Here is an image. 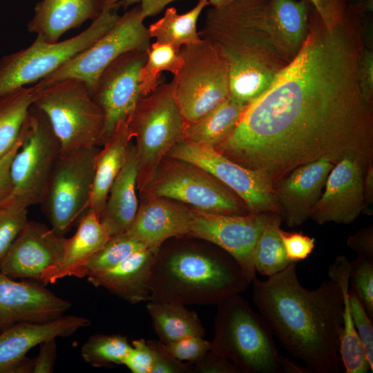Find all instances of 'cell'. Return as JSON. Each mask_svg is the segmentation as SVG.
<instances>
[{"mask_svg": "<svg viewBox=\"0 0 373 373\" xmlns=\"http://www.w3.org/2000/svg\"><path fill=\"white\" fill-rule=\"evenodd\" d=\"M146 309L155 333L164 344L189 336H204V329L197 314L185 305L149 300Z\"/></svg>", "mask_w": 373, "mask_h": 373, "instance_id": "31", "label": "cell"}, {"mask_svg": "<svg viewBox=\"0 0 373 373\" xmlns=\"http://www.w3.org/2000/svg\"><path fill=\"white\" fill-rule=\"evenodd\" d=\"M109 238L95 212L88 209L79 219L75 234L66 238L61 260L55 266L46 269L39 281L47 285L67 276L84 278L87 261L105 245Z\"/></svg>", "mask_w": 373, "mask_h": 373, "instance_id": "23", "label": "cell"}, {"mask_svg": "<svg viewBox=\"0 0 373 373\" xmlns=\"http://www.w3.org/2000/svg\"><path fill=\"white\" fill-rule=\"evenodd\" d=\"M357 76L360 90L365 101L373 104V52L363 45L360 51Z\"/></svg>", "mask_w": 373, "mask_h": 373, "instance_id": "45", "label": "cell"}, {"mask_svg": "<svg viewBox=\"0 0 373 373\" xmlns=\"http://www.w3.org/2000/svg\"><path fill=\"white\" fill-rule=\"evenodd\" d=\"M126 336L97 334L90 336L81 350L84 360L95 367L122 365L131 348Z\"/></svg>", "mask_w": 373, "mask_h": 373, "instance_id": "36", "label": "cell"}, {"mask_svg": "<svg viewBox=\"0 0 373 373\" xmlns=\"http://www.w3.org/2000/svg\"><path fill=\"white\" fill-rule=\"evenodd\" d=\"M372 161L359 153H350L335 164L309 218L318 224L354 222L364 211L363 179Z\"/></svg>", "mask_w": 373, "mask_h": 373, "instance_id": "17", "label": "cell"}, {"mask_svg": "<svg viewBox=\"0 0 373 373\" xmlns=\"http://www.w3.org/2000/svg\"><path fill=\"white\" fill-rule=\"evenodd\" d=\"M319 15L328 31L342 20L347 7V0H307Z\"/></svg>", "mask_w": 373, "mask_h": 373, "instance_id": "46", "label": "cell"}, {"mask_svg": "<svg viewBox=\"0 0 373 373\" xmlns=\"http://www.w3.org/2000/svg\"><path fill=\"white\" fill-rule=\"evenodd\" d=\"M363 199L364 211L363 213L372 215V211L370 209L373 202V164L370 162L365 170L363 179Z\"/></svg>", "mask_w": 373, "mask_h": 373, "instance_id": "52", "label": "cell"}, {"mask_svg": "<svg viewBox=\"0 0 373 373\" xmlns=\"http://www.w3.org/2000/svg\"><path fill=\"white\" fill-rule=\"evenodd\" d=\"M101 12V0H41L35 6L28 30L55 43L66 32L95 19Z\"/></svg>", "mask_w": 373, "mask_h": 373, "instance_id": "25", "label": "cell"}, {"mask_svg": "<svg viewBox=\"0 0 373 373\" xmlns=\"http://www.w3.org/2000/svg\"><path fill=\"white\" fill-rule=\"evenodd\" d=\"M25 125L24 141L10 166L12 189L0 200V207L28 209L41 204L61 153V143L48 118L33 104Z\"/></svg>", "mask_w": 373, "mask_h": 373, "instance_id": "8", "label": "cell"}, {"mask_svg": "<svg viewBox=\"0 0 373 373\" xmlns=\"http://www.w3.org/2000/svg\"><path fill=\"white\" fill-rule=\"evenodd\" d=\"M65 240L51 227L28 220L4 257L0 272L13 279L39 281L41 274L61 260Z\"/></svg>", "mask_w": 373, "mask_h": 373, "instance_id": "18", "label": "cell"}, {"mask_svg": "<svg viewBox=\"0 0 373 373\" xmlns=\"http://www.w3.org/2000/svg\"><path fill=\"white\" fill-rule=\"evenodd\" d=\"M349 283L351 290L373 320V260L358 256L350 261Z\"/></svg>", "mask_w": 373, "mask_h": 373, "instance_id": "38", "label": "cell"}, {"mask_svg": "<svg viewBox=\"0 0 373 373\" xmlns=\"http://www.w3.org/2000/svg\"><path fill=\"white\" fill-rule=\"evenodd\" d=\"M138 162L137 188L141 192L153 177L160 162L184 140L185 124L173 92V81L160 84L140 99L128 119Z\"/></svg>", "mask_w": 373, "mask_h": 373, "instance_id": "7", "label": "cell"}, {"mask_svg": "<svg viewBox=\"0 0 373 373\" xmlns=\"http://www.w3.org/2000/svg\"><path fill=\"white\" fill-rule=\"evenodd\" d=\"M279 232L289 262H297L303 260L313 251L315 246L314 238L305 235L302 232H287L281 228Z\"/></svg>", "mask_w": 373, "mask_h": 373, "instance_id": "43", "label": "cell"}, {"mask_svg": "<svg viewBox=\"0 0 373 373\" xmlns=\"http://www.w3.org/2000/svg\"><path fill=\"white\" fill-rule=\"evenodd\" d=\"M191 211L188 236L211 242L231 254L252 280L256 276L253 253L274 213L227 215Z\"/></svg>", "mask_w": 373, "mask_h": 373, "instance_id": "16", "label": "cell"}, {"mask_svg": "<svg viewBox=\"0 0 373 373\" xmlns=\"http://www.w3.org/2000/svg\"><path fill=\"white\" fill-rule=\"evenodd\" d=\"M141 0H101L102 10L112 8H127L134 3H140Z\"/></svg>", "mask_w": 373, "mask_h": 373, "instance_id": "53", "label": "cell"}, {"mask_svg": "<svg viewBox=\"0 0 373 373\" xmlns=\"http://www.w3.org/2000/svg\"><path fill=\"white\" fill-rule=\"evenodd\" d=\"M270 0H230L210 6L199 35L216 45L229 62V96L247 104L291 61L273 27Z\"/></svg>", "mask_w": 373, "mask_h": 373, "instance_id": "3", "label": "cell"}, {"mask_svg": "<svg viewBox=\"0 0 373 373\" xmlns=\"http://www.w3.org/2000/svg\"><path fill=\"white\" fill-rule=\"evenodd\" d=\"M183 59L173 46L155 41L150 45L146 63L140 73V90L143 97L148 95L162 84V72L169 71L173 75L179 72Z\"/></svg>", "mask_w": 373, "mask_h": 373, "instance_id": "35", "label": "cell"}, {"mask_svg": "<svg viewBox=\"0 0 373 373\" xmlns=\"http://www.w3.org/2000/svg\"><path fill=\"white\" fill-rule=\"evenodd\" d=\"M154 352V363L151 373H188L191 369L189 365L174 358L166 350L160 341H148Z\"/></svg>", "mask_w": 373, "mask_h": 373, "instance_id": "44", "label": "cell"}, {"mask_svg": "<svg viewBox=\"0 0 373 373\" xmlns=\"http://www.w3.org/2000/svg\"><path fill=\"white\" fill-rule=\"evenodd\" d=\"M131 346L122 365L133 373H151L154 352L148 341L136 339L132 341Z\"/></svg>", "mask_w": 373, "mask_h": 373, "instance_id": "42", "label": "cell"}, {"mask_svg": "<svg viewBox=\"0 0 373 373\" xmlns=\"http://www.w3.org/2000/svg\"><path fill=\"white\" fill-rule=\"evenodd\" d=\"M347 244L358 256L373 260V226L363 228L350 236Z\"/></svg>", "mask_w": 373, "mask_h": 373, "instance_id": "50", "label": "cell"}, {"mask_svg": "<svg viewBox=\"0 0 373 373\" xmlns=\"http://www.w3.org/2000/svg\"><path fill=\"white\" fill-rule=\"evenodd\" d=\"M98 146L61 152L41 207L51 228L64 236L88 209Z\"/></svg>", "mask_w": 373, "mask_h": 373, "instance_id": "12", "label": "cell"}, {"mask_svg": "<svg viewBox=\"0 0 373 373\" xmlns=\"http://www.w3.org/2000/svg\"><path fill=\"white\" fill-rule=\"evenodd\" d=\"M157 250L145 247L115 267L87 276L88 281L131 304L149 301L151 269Z\"/></svg>", "mask_w": 373, "mask_h": 373, "instance_id": "24", "label": "cell"}, {"mask_svg": "<svg viewBox=\"0 0 373 373\" xmlns=\"http://www.w3.org/2000/svg\"><path fill=\"white\" fill-rule=\"evenodd\" d=\"M34 100V86H22L0 97V158L17 140Z\"/></svg>", "mask_w": 373, "mask_h": 373, "instance_id": "33", "label": "cell"}, {"mask_svg": "<svg viewBox=\"0 0 373 373\" xmlns=\"http://www.w3.org/2000/svg\"><path fill=\"white\" fill-rule=\"evenodd\" d=\"M26 137V126L23 124L19 136L8 152L0 158V200L10 193L12 184L10 166L12 159L22 145Z\"/></svg>", "mask_w": 373, "mask_h": 373, "instance_id": "48", "label": "cell"}, {"mask_svg": "<svg viewBox=\"0 0 373 373\" xmlns=\"http://www.w3.org/2000/svg\"><path fill=\"white\" fill-rule=\"evenodd\" d=\"M179 54L183 64L173 92L186 126L229 97L230 66L220 48L204 39L182 46Z\"/></svg>", "mask_w": 373, "mask_h": 373, "instance_id": "9", "label": "cell"}, {"mask_svg": "<svg viewBox=\"0 0 373 373\" xmlns=\"http://www.w3.org/2000/svg\"><path fill=\"white\" fill-rule=\"evenodd\" d=\"M138 162L132 143L120 171L113 182L99 219L110 237L125 233L138 210L137 180Z\"/></svg>", "mask_w": 373, "mask_h": 373, "instance_id": "26", "label": "cell"}, {"mask_svg": "<svg viewBox=\"0 0 373 373\" xmlns=\"http://www.w3.org/2000/svg\"><path fill=\"white\" fill-rule=\"evenodd\" d=\"M312 6L307 0L269 1V15L273 27L291 61L307 38Z\"/></svg>", "mask_w": 373, "mask_h": 373, "instance_id": "30", "label": "cell"}, {"mask_svg": "<svg viewBox=\"0 0 373 373\" xmlns=\"http://www.w3.org/2000/svg\"><path fill=\"white\" fill-rule=\"evenodd\" d=\"M146 59L147 51L127 52L110 64L97 78L90 95L104 113L101 146L120 122L128 119L143 97L140 73Z\"/></svg>", "mask_w": 373, "mask_h": 373, "instance_id": "15", "label": "cell"}, {"mask_svg": "<svg viewBox=\"0 0 373 373\" xmlns=\"http://www.w3.org/2000/svg\"><path fill=\"white\" fill-rule=\"evenodd\" d=\"M203 337L189 336L164 345L168 352L178 361L194 363L210 350L211 342Z\"/></svg>", "mask_w": 373, "mask_h": 373, "instance_id": "41", "label": "cell"}, {"mask_svg": "<svg viewBox=\"0 0 373 373\" xmlns=\"http://www.w3.org/2000/svg\"><path fill=\"white\" fill-rule=\"evenodd\" d=\"M217 306L210 350L226 357L240 373H307L280 354L267 323L239 294Z\"/></svg>", "mask_w": 373, "mask_h": 373, "instance_id": "5", "label": "cell"}, {"mask_svg": "<svg viewBox=\"0 0 373 373\" xmlns=\"http://www.w3.org/2000/svg\"><path fill=\"white\" fill-rule=\"evenodd\" d=\"M194 364L193 370L201 373H240L229 360L211 350Z\"/></svg>", "mask_w": 373, "mask_h": 373, "instance_id": "47", "label": "cell"}, {"mask_svg": "<svg viewBox=\"0 0 373 373\" xmlns=\"http://www.w3.org/2000/svg\"><path fill=\"white\" fill-rule=\"evenodd\" d=\"M90 320L63 315L46 323L22 322L0 333V373H31L33 358L26 356L32 348L45 341L69 337L88 326Z\"/></svg>", "mask_w": 373, "mask_h": 373, "instance_id": "20", "label": "cell"}, {"mask_svg": "<svg viewBox=\"0 0 373 373\" xmlns=\"http://www.w3.org/2000/svg\"><path fill=\"white\" fill-rule=\"evenodd\" d=\"M32 104L48 118L61 152L101 146L104 113L84 82L66 78L35 84Z\"/></svg>", "mask_w": 373, "mask_h": 373, "instance_id": "6", "label": "cell"}, {"mask_svg": "<svg viewBox=\"0 0 373 373\" xmlns=\"http://www.w3.org/2000/svg\"><path fill=\"white\" fill-rule=\"evenodd\" d=\"M144 19L140 4L129 9L97 41L36 84L76 78L86 84L90 93L100 74L115 59L129 51H148L151 37Z\"/></svg>", "mask_w": 373, "mask_h": 373, "instance_id": "13", "label": "cell"}, {"mask_svg": "<svg viewBox=\"0 0 373 373\" xmlns=\"http://www.w3.org/2000/svg\"><path fill=\"white\" fill-rule=\"evenodd\" d=\"M350 261L338 256L328 269L330 279L336 281L342 291L344 301L343 330L339 354L345 373H367L371 370L363 345L352 320L349 301V271Z\"/></svg>", "mask_w": 373, "mask_h": 373, "instance_id": "28", "label": "cell"}, {"mask_svg": "<svg viewBox=\"0 0 373 373\" xmlns=\"http://www.w3.org/2000/svg\"><path fill=\"white\" fill-rule=\"evenodd\" d=\"M350 311L357 334L363 345L371 372L373 371V327L370 318L354 293L349 290Z\"/></svg>", "mask_w": 373, "mask_h": 373, "instance_id": "40", "label": "cell"}, {"mask_svg": "<svg viewBox=\"0 0 373 373\" xmlns=\"http://www.w3.org/2000/svg\"><path fill=\"white\" fill-rule=\"evenodd\" d=\"M334 166L326 159L318 160L296 168L274 185L280 215L288 227L299 226L309 218Z\"/></svg>", "mask_w": 373, "mask_h": 373, "instance_id": "21", "label": "cell"}, {"mask_svg": "<svg viewBox=\"0 0 373 373\" xmlns=\"http://www.w3.org/2000/svg\"><path fill=\"white\" fill-rule=\"evenodd\" d=\"M364 10L349 4L328 31L316 10L300 51L269 87L247 104L214 149L274 185L296 168L350 153L373 159V111L358 81Z\"/></svg>", "mask_w": 373, "mask_h": 373, "instance_id": "1", "label": "cell"}, {"mask_svg": "<svg viewBox=\"0 0 373 373\" xmlns=\"http://www.w3.org/2000/svg\"><path fill=\"white\" fill-rule=\"evenodd\" d=\"M178 0H141L139 3L144 19L152 17L162 12L170 3ZM210 6H218L230 0H208Z\"/></svg>", "mask_w": 373, "mask_h": 373, "instance_id": "51", "label": "cell"}, {"mask_svg": "<svg viewBox=\"0 0 373 373\" xmlns=\"http://www.w3.org/2000/svg\"><path fill=\"white\" fill-rule=\"evenodd\" d=\"M252 298L284 350L307 373H340L343 296L338 284L325 280L308 289L298 280L296 262L261 280L251 281Z\"/></svg>", "mask_w": 373, "mask_h": 373, "instance_id": "2", "label": "cell"}, {"mask_svg": "<svg viewBox=\"0 0 373 373\" xmlns=\"http://www.w3.org/2000/svg\"><path fill=\"white\" fill-rule=\"evenodd\" d=\"M169 157L160 162L141 193L181 202L208 213H250L244 202L211 174L191 163Z\"/></svg>", "mask_w": 373, "mask_h": 373, "instance_id": "11", "label": "cell"}, {"mask_svg": "<svg viewBox=\"0 0 373 373\" xmlns=\"http://www.w3.org/2000/svg\"><path fill=\"white\" fill-rule=\"evenodd\" d=\"M209 6L208 0H199L191 10L182 15L173 7L166 9L164 16L149 27L151 37L157 42L171 44L178 51L183 46L200 42L202 39L196 25L202 10Z\"/></svg>", "mask_w": 373, "mask_h": 373, "instance_id": "32", "label": "cell"}, {"mask_svg": "<svg viewBox=\"0 0 373 373\" xmlns=\"http://www.w3.org/2000/svg\"><path fill=\"white\" fill-rule=\"evenodd\" d=\"M125 232L147 247L157 249L166 240L188 236L191 211L169 199L147 195Z\"/></svg>", "mask_w": 373, "mask_h": 373, "instance_id": "22", "label": "cell"}, {"mask_svg": "<svg viewBox=\"0 0 373 373\" xmlns=\"http://www.w3.org/2000/svg\"><path fill=\"white\" fill-rule=\"evenodd\" d=\"M283 221L278 213H274L263 229L253 253L256 272L267 277L285 269L291 262L287 258L279 230Z\"/></svg>", "mask_w": 373, "mask_h": 373, "instance_id": "34", "label": "cell"}, {"mask_svg": "<svg viewBox=\"0 0 373 373\" xmlns=\"http://www.w3.org/2000/svg\"><path fill=\"white\" fill-rule=\"evenodd\" d=\"M166 156L191 163L211 174L244 202L250 213L280 214L273 184L262 173L229 159L213 146L183 140Z\"/></svg>", "mask_w": 373, "mask_h": 373, "instance_id": "14", "label": "cell"}, {"mask_svg": "<svg viewBox=\"0 0 373 373\" xmlns=\"http://www.w3.org/2000/svg\"><path fill=\"white\" fill-rule=\"evenodd\" d=\"M251 280L228 252L213 247L161 245L149 283V300L183 305H218L245 291Z\"/></svg>", "mask_w": 373, "mask_h": 373, "instance_id": "4", "label": "cell"}, {"mask_svg": "<svg viewBox=\"0 0 373 373\" xmlns=\"http://www.w3.org/2000/svg\"><path fill=\"white\" fill-rule=\"evenodd\" d=\"M44 286L0 272V333L22 322L46 323L65 314L71 303Z\"/></svg>", "mask_w": 373, "mask_h": 373, "instance_id": "19", "label": "cell"}, {"mask_svg": "<svg viewBox=\"0 0 373 373\" xmlns=\"http://www.w3.org/2000/svg\"><path fill=\"white\" fill-rule=\"evenodd\" d=\"M56 338L45 341L39 344L38 355L33 358L31 373H51L57 358Z\"/></svg>", "mask_w": 373, "mask_h": 373, "instance_id": "49", "label": "cell"}, {"mask_svg": "<svg viewBox=\"0 0 373 373\" xmlns=\"http://www.w3.org/2000/svg\"><path fill=\"white\" fill-rule=\"evenodd\" d=\"M133 139L128 120L123 121L95 155L88 209L93 210L98 218L105 205L111 186L124 165Z\"/></svg>", "mask_w": 373, "mask_h": 373, "instance_id": "27", "label": "cell"}, {"mask_svg": "<svg viewBox=\"0 0 373 373\" xmlns=\"http://www.w3.org/2000/svg\"><path fill=\"white\" fill-rule=\"evenodd\" d=\"M28 221V209L0 207V265Z\"/></svg>", "mask_w": 373, "mask_h": 373, "instance_id": "39", "label": "cell"}, {"mask_svg": "<svg viewBox=\"0 0 373 373\" xmlns=\"http://www.w3.org/2000/svg\"><path fill=\"white\" fill-rule=\"evenodd\" d=\"M145 247H147L145 245L126 233L111 236L105 245L88 259L84 276H88L111 269Z\"/></svg>", "mask_w": 373, "mask_h": 373, "instance_id": "37", "label": "cell"}, {"mask_svg": "<svg viewBox=\"0 0 373 373\" xmlns=\"http://www.w3.org/2000/svg\"><path fill=\"white\" fill-rule=\"evenodd\" d=\"M117 10H102L88 28L73 37L50 43L37 37L27 48L2 57L0 97L20 87L37 83L90 46L116 23L120 17Z\"/></svg>", "mask_w": 373, "mask_h": 373, "instance_id": "10", "label": "cell"}, {"mask_svg": "<svg viewBox=\"0 0 373 373\" xmlns=\"http://www.w3.org/2000/svg\"><path fill=\"white\" fill-rule=\"evenodd\" d=\"M247 104L229 95L184 128V140L200 145L216 146L233 131Z\"/></svg>", "mask_w": 373, "mask_h": 373, "instance_id": "29", "label": "cell"}]
</instances>
